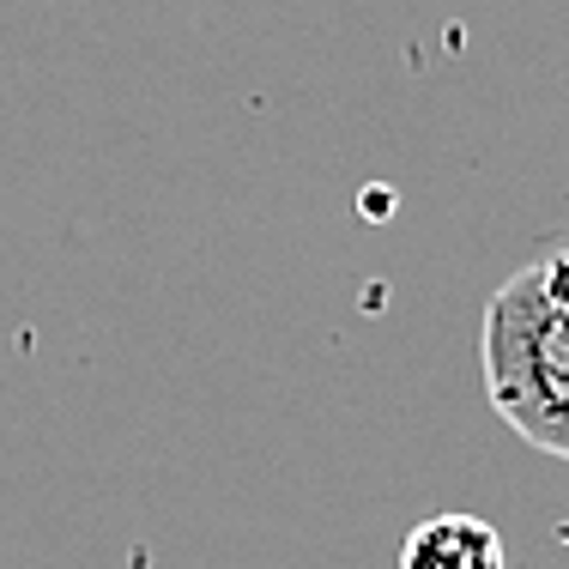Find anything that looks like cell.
Instances as JSON below:
<instances>
[{"label":"cell","mask_w":569,"mask_h":569,"mask_svg":"<svg viewBox=\"0 0 569 569\" xmlns=\"http://www.w3.org/2000/svg\"><path fill=\"white\" fill-rule=\"evenodd\" d=\"M497 412L551 455H569V261H546L497 291L485 321Z\"/></svg>","instance_id":"6da1fadb"},{"label":"cell","mask_w":569,"mask_h":569,"mask_svg":"<svg viewBox=\"0 0 569 569\" xmlns=\"http://www.w3.org/2000/svg\"><path fill=\"white\" fill-rule=\"evenodd\" d=\"M400 569H509V546L479 515H430L406 533Z\"/></svg>","instance_id":"7a4b0ae2"}]
</instances>
